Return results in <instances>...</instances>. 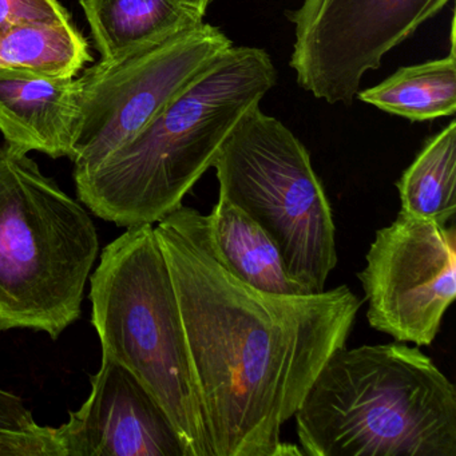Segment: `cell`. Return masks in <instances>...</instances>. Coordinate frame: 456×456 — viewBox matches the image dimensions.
I'll return each instance as SVG.
<instances>
[{
  "label": "cell",
  "mask_w": 456,
  "mask_h": 456,
  "mask_svg": "<svg viewBox=\"0 0 456 456\" xmlns=\"http://www.w3.org/2000/svg\"><path fill=\"white\" fill-rule=\"evenodd\" d=\"M181 205L154 225L167 258L212 456L304 455L281 439L325 362L346 346L362 301L346 285L261 292L232 276Z\"/></svg>",
  "instance_id": "6da1fadb"
},
{
  "label": "cell",
  "mask_w": 456,
  "mask_h": 456,
  "mask_svg": "<svg viewBox=\"0 0 456 456\" xmlns=\"http://www.w3.org/2000/svg\"><path fill=\"white\" fill-rule=\"evenodd\" d=\"M276 84L266 50L232 46L129 142L74 175L79 201L121 228L156 225L183 205L234 125Z\"/></svg>",
  "instance_id": "7a4b0ae2"
},
{
  "label": "cell",
  "mask_w": 456,
  "mask_h": 456,
  "mask_svg": "<svg viewBox=\"0 0 456 456\" xmlns=\"http://www.w3.org/2000/svg\"><path fill=\"white\" fill-rule=\"evenodd\" d=\"M308 456H456V388L402 341L338 349L295 413Z\"/></svg>",
  "instance_id": "3957f363"
},
{
  "label": "cell",
  "mask_w": 456,
  "mask_h": 456,
  "mask_svg": "<svg viewBox=\"0 0 456 456\" xmlns=\"http://www.w3.org/2000/svg\"><path fill=\"white\" fill-rule=\"evenodd\" d=\"M102 356L130 370L164 408L188 456H212L180 305L154 225L103 248L90 274Z\"/></svg>",
  "instance_id": "277c9868"
},
{
  "label": "cell",
  "mask_w": 456,
  "mask_h": 456,
  "mask_svg": "<svg viewBox=\"0 0 456 456\" xmlns=\"http://www.w3.org/2000/svg\"><path fill=\"white\" fill-rule=\"evenodd\" d=\"M28 154L0 146V332L57 340L81 317L100 237L84 205Z\"/></svg>",
  "instance_id": "5b68a950"
},
{
  "label": "cell",
  "mask_w": 456,
  "mask_h": 456,
  "mask_svg": "<svg viewBox=\"0 0 456 456\" xmlns=\"http://www.w3.org/2000/svg\"><path fill=\"white\" fill-rule=\"evenodd\" d=\"M212 167L218 194L269 234L290 276L322 292L338 265L336 226L311 154L292 130L255 106L234 125Z\"/></svg>",
  "instance_id": "8992f818"
},
{
  "label": "cell",
  "mask_w": 456,
  "mask_h": 456,
  "mask_svg": "<svg viewBox=\"0 0 456 456\" xmlns=\"http://www.w3.org/2000/svg\"><path fill=\"white\" fill-rule=\"evenodd\" d=\"M233 42L204 23L117 61H100L77 78L71 130L74 175L90 172L148 126L215 66Z\"/></svg>",
  "instance_id": "52a82bcc"
},
{
  "label": "cell",
  "mask_w": 456,
  "mask_h": 456,
  "mask_svg": "<svg viewBox=\"0 0 456 456\" xmlns=\"http://www.w3.org/2000/svg\"><path fill=\"white\" fill-rule=\"evenodd\" d=\"M452 0H303L285 12L298 86L330 105H351L365 74Z\"/></svg>",
  "instance_id": "ba28073f"
},
{
  "label": "cell",
  "mask_w": 456,
  "mask_h": 456,
  "mask_svg": "<svg viewBox=\"0 0 456 456\" xmlns=\"http://www.w3.org/2000/svg\"><path fill=\"white\" fill-rule=\"evenodd\" d=\"M373 330L402 343L431 346L456 297V231L452 223L399 213L376 232L357 273Z\"/></svg>",
  "instance_id": "9c48e42d"
},
{
  "label": "cell",
  "mask_w": 456,
  "mask_h": 456,
  "mask_svg": "<svg viewBox=\"0 0 456 456\" xmlns=\"http://www.w3.org/2000/svg\"><path fill=\"white\" fill-rule=\"evenodd\" d=\"M92 392L54 427L60 456H188L164 408L127 368L102 356Z\"/></svg>",
  "instance_id": "30bf717a"
},
{
  "label": "cell",
  "mask_w": 456,
  "mask_h": 456,
  "mask_svg": "<svg viewBox=\"0 0 456 456\" xmlns=\"http://www.w3.org/2000/svg\"><path fill=\"white\" fill-rule=\"evenodd\" d=\"M77 92L76 77L0 69V132L4 141L25 153L69 159Z\"/></svg>",
  "instance_id": "8fae6325"
},
{
  "label": "cell",
  "mask_w": 456,
  "mask_h": 456,
  "mask_svg": "<svg viewBox=\"0 0 456 456\" xmlns=\"http://www.w3.org/2000/svg\"><path fill=\"white\" fill-rule=\"evenodd\" d=\"M202 226L218 263L240 281L272 295L312 293L290 276L269 234L225 197L218 194L210 215L202 217Z\"/></svg>",
  "instance_id": "7c38bea8"
},
{
  "label": "cell",
  "mask_w": 456,
  "mask_h": 456,
  "mask_svg": "<svg viewBox=\"0 0 456 456\" xmlns=\"http://www.w3.org/2000/svg\"><path fill=\"white\" fill-rule=\"evenodd\" d=\"M101 61H117L205 23L183 0H79Z\"/></svg>",
  "instance_id": "4fadbf2b"
},
{
  "label": "cell",
  "mask_w": 456,
  "mask_h": 456,
  "mask_svg": "<svg viewBox=\"0 0 456 456\" xmlns=\"http://www.w3.org/2000/svg\"><path fill=\"white\" fill-rule=\"evenodd\" d=\"M455 20L450 55L404 66L376 86L356 94L362 102L410 122H426L456 113Z\"/></svg>",
  "instance_id": "5bb4252c"
},
{
  "label": "cell",
  "mask_w": 456,
  "mask_h": 456,
  "mask_svg": "<svg viewBox=\"0 0 456 456\" xmlns=\"http://www.w3.org/2000/svg\"><path fill=\"white\" fill-rule=\"evenodd\" d=\"M400 213L452 223L456 213V122L432 135L396 183Z\"/></svg>",
  "instance_id": "9a60e30c"
},
{
  "label": "cell",
  "mask_w": 456,
  "mask_h": 456,
  "mask_svg": "<svg viewBox=\"0 0 456 456\" xmlns=\"http://www.w3.org/2000/svg\"><path fill=\"white\" fill-rule=\"evenodd\" d=\"M89 62V45L71 20L20 26L0 37V69L76 77Z\"/></svg>",
  "instance_id": "2e32d148"
},
{
  "label": "cell",
  "mask_w": 456,
  "mask_h": 456,
  "mask_svg": "<svg viewBox=\"0 0 456 456\" xmlns=\"http://www.w3.org/2000/svg\"><path fill=\"white\" fill-rule=\"evenodd\" d=\"M0 456H60L54 427L41 426L22 397L2 388Z\"/></svg>",
  "instance_id": "e0dca14e"
},
{
  "label": "cell",
  "mask_w": 456,
  "mask_h": 456,
  "mask_svg": "<svg viewBox=\"0 0 456 456\" xmlns=\"http://www.w3.org/2000/svg\"><path fill=\"white\" fill-rule=\"evenodd\" d=\"M58 0H0V37L26 25L70 22Z\"/></svg>",
  "instance_id": "ac0fdd59"
},
{
  "label": "cell",
  "mask_w": 456,
  "mask_h": 456,
  "mask_svg": "<svg viewBox=\"0 0 456 456\" xmlns=\"http://www.w3.org/2000/svg\"><path fill=\"white\" fill-rule=\"evenodd\" d=\"M183 2H186V4L196 7L197 10L207 14L208 9H209L210 4H212L215 0H183Z\"/></svg>",
  "instance_id": "d6986e66"
}]
</instances>
